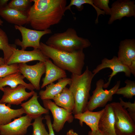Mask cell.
I'll return each mask as SVG.
<instances>
[{
	"label": "cell",
	"mask_w": 135,
	"mask_h": 135,
	"mask_svg": "<svg viewBox=\"0 0 135 135\" xmlns=\"http://www.w3.org/2000/svg\"><path fill=\"white\" fill-rule=\"evenodd\" d=\"M28 13L29 23L35 30H46L59 23L66 11V0H31Z\"/></svg>",
	"instance_id": "cell-1"
},
{
	"label": "cell",
	"mask_w": 135,
	"mask_h": 135,
	"mask_svg": "<svg viewBox=\"0 0 135 135\" xmlns=\"http://www.w3.org/2000/svg\"><path fill=\"white\" fill-rule=\"evenodd\" d=\"M40 50L42 53L57 66L72 73L80 75L84 64L85 55L83 50L72 52L60 50L40 42Z\"/></svg>",
	"instance_id": "cell-2"
},
{
	"label": "cell",
	"mask_w": 135,
	"mask_h": 135,
	"mask_svg": "<svg viewBox=\"0 0 135 135\" xmlns=\"http://www.w3.org/2000/svg\"><path fill=\"white\" fill-rule=\"evenodd\" d=\"M94 76L88 66L81 74H72L68 88L73 94L74 101V107L72 112L74 115L83 112L87 110L90 97L91 83Z\"/></svg>",
	"instance_id": "cell-3"
},
{
	"label": "cell",
	"mask_w": 135,
	"mask_h": 135,
	"mask_svg": "<svg viewBox=\"0 0 135 135\" xmlns=\"http://www.w3.org/2000/svg\"><path fill=\"white\" fill-rule=\"evenodd\" d=\"M56 49L68 52L83 50L91 45L89 40L78 36L76 30L69 28L65 32L54 34L45 44Z\"/></svg>",
	"instance_id": "cell-4"
},
{
	"label": "cell",
	"mask_w": 135,
	"mask_h": 135,
	"mask_svg": "<svg viewBox=\"0 0 135 135\" xmlns=\"http://www.w3.org/2000/svg\"><path fill=\"white\" fill-rule=\"evenodd\" d=\"M110 104L114 114V128L116 135H135V122L126 110L119 102Z\"/></svg>",
	"instance_id": "cell-5"
},
{
	"label": "cell",
	"mask_w": 135,
	"mask_h": 135,
	"mask_svg": "<svg viewBox=\"0 0 135 135\" xmlns=\"http://www.w3.org/2000/svg\"><path fill=\"white\" fill-rule=\"evenodd\" d=\"M104 83V80L102 79H100L96 82V88L93 91L92 94L90 96L88 102L87 110L92 111L98 108L105 106L108 102L112 100L113 95L119 88L120 81H118L116 84L109 90L103 89Z\"/></svg>",
	"instance_id": "cell-6"
},
{
	"label": "cell",
	"mask_w": 135,
	"mask_h": 135,
	"mask_svg": "<svg viewBox=\"0 0 135 135\" xmlns=\"http://www.w3.org/2000/svg\"><path fill=\"white\" fill-rule=\"evenodd\" d=\"M15 28L20 32L22 37V41L19 39L14 41L16 45L20 46L21 50H25L28 47H32L34 49H40V41L43 36L52 33L49 29L40 31L27 28L22 26L14 25Z\"/></svg>",
	"instance_id": "cell-7"
},
{
	"label": "cell",
	"mask_w": 135,
	"mask_h": 135,
	"mask_svg": "<svg viewBox=\"0 0 135 135\" xmlns=\"http://www.w3.org/2000/svg\"><path fill=\"white\" fill-rule=\"evenodd\" d=\"M44 106L46 108L51 112L53 118L52 126L54 130L58 132L62 130L66 122H72L74 116L72 113L70 112L57 106L50 100H42Z\"/></svg>",
	"instance_id": "cell-8"
},
{
	"label": "cell",
	"mask_w": 135,
	"mask_h": 135,
	"mask_svg": "<svg viewBox=\"0 0 135 135\" xmlns=\"http://www.w3.org/2000/svg\"><path fill=\"white\" fill-rule=\"evenodd\" d=\"M110 17L108 22L112 24L117 20H120L123 17L135 18V2L131 0H117L112 4Z\"/></svg>",
	"instance_id": "cell-9"
},
{
	"label": "cell",
	"mask_w": 135,
	"mask_h": 135,
	"mask_svg": "<svg viewBox=\"0 0 135 135\" xmlns=\"http://www.w3.org/2000/svg\"><path fill=\"white\" fill-rule=\"evenodd\" d=\"M26 89L24 86L21 84L13 88L8 86L4 87V94L0 100V103H7L9 105L21 104L23 101L28 100L35 92L34 90L27 92Z\"/></svg>",
	"instance_id": "cell-10"
},
{
	"label": "cell",
	"mask_w": 135,
	"mask_h": 135,
	"mask_svg": "<svg viewBox=\"0 0 135 135\" xmlns=\"http://www.w3.org/2000/svg\"><path fill=\"white\" fill-rule=\"evenodd\" d=\"M18 68V72L30 82L35 89L39 90L41 77L46 72L44 62L39 61L32 65H28L26 63H19Z\"/></svg>",
	"instance_id": "cell-11"
},
{
	"label": "cell",
	"mask_w": 135,
	"mask_h": 135,
	"mask_svg": "<svg viewBox=\"0 0 135 135\" xmlns=\"http://www.w3.org/2000/svg\"><path fill=\"white\" fill-rule=\"evenodd\" d=\"M108 68L112 70L109 77L108 82L104 83L103 88H107L110 85L112 77L118 73L123 72L126 77L130 78L131 76L130 70L128 66L122 63L118 60L117 56H114L110 59L104 58L102 59L100 64L98 65L92 72L95 76L101 70L105 68Z\"/></svg>",
	"instance_id": "cell-12"
},
{
	"label": "cell",
	"mask_w": 135,
	"mask_h": 135,
	"mask_svg": "<svg viewBox=\"0 0 135 135\" xmlns=\"http://www.w3.org/2000/svg\"><path fill=\"white\" fill-rule=\"evenodd\" d=\"M12 54L6 64L26 63L34 60H38L45 62L49 58L45 56L40 49H34L30 51L18 50L14 46Z\"/></svg>",
	"instance_id": "cell-13"
},
{
	"label": "cell",
	"mask_w": 135,
	"mask_h": 135,
	"mask_svg": "<svg viewBox=\"0 0 135 135\" xmlns=\"http://www.w3.org/2000/svg\"><path fill=\"white\" fill-rule=\"evenodd\" d=\"M32 119L27 115L22 116L9 123L0 126V135H25L32 125Z\"/></svg>",
	"instance_id": "cell-14"
},
{
	"label": "cell",
	"mask_w": 135,
	"mask_h": 135,
	"mask_svg": "<svg viewBox=\"0 0 135 135\" xmlns=\"http://www.w3.org/2000/svg\"><path fill=\"white\" fill-rule=\"evenodd\" d=\"M117 57L122 63L128 67L135 62L134 39H126L120 42Z\"/></svg>",
	"instance_id": "cell-15"
},
{
	"label": "cell",
	"mask_w": 135,
	"mask_h": 135,
	"mask_svg": "<svg viewBox=\"0 0 135 135\" xmlns=\"http://www.w3.org/2000/svg\"><path fill=\"white\" fill-rule=\"evenodd\" d=\"M104 111L99 122L98 130L107 135H116L114 128L115 117L112 108L108 104L105 106Z\"/></svg>",
	"instance_id": "cell-16"
},
{
	"label": "cell",
	"mask_w": 135,
	"mask_h": 135,
	"mask_svg": "<svg viewBox=\"0 0 135 135\" xmlns=\"http://www.w3.org/2000/svg\"><path fill=\"white\" fill-rule=\"evenodd\" d=\"M46 66L45 75L42 80L41 88L55 81L67 77L65 70L55 64L49 58L44 62Z\"/></svg>",
	"instance_id": "cell-17"
},
{
	"label": "cell",
	"mask_w": 135,
	"mask_h": 135,
	"mask_svg": "<svg viewBox=\"0 0 135 135\" xmlns=\"http://www.w3.org/2000/svg\"><path fill=\"white\" fill-rule=\"evenodd\" d=\"M0 16L8 22L18 26L29 23L28 12H20L8 6L0 9Z\"/></svg>",
	"instance_id": "cell-18"
},
{
	"label": "cell",
	"mask_w": 135,
	"mask_h": 135,
	"mask_svg": "<svg viewBox=\"0 0 135 135\" xmlns=\"http://www.w3.org/2000/svg\"><path fill=\"white\" fill-rule=\"evenodd\" d=\"M39 96L35 92L32 97L27 101L22 103L20 105L25 114L32 119H35L43 114H48L49 110L43 107L39 103L38 98Z\"/></svg>",
	"instance_id": "cell-19"
},
{
	"label": "cell",
	"mask_w": 135,
	"mask_h": 135,
	"mask_svg": "<svg viewBox=\"0 0 135 135\" xmlns=\"http://www.w3.org/2000/svg\"><path fill=\"white\" fill-rule=\"evenodd\" d=\"M71 82L70 78L66 77L58 80V82H53L46 86L44 90H40L39 94L40 98L44 100L53 99L57 95L60 93Z\"/></svg>",
	"instance_id": "cell-20"
},
{
	"label": "cell",
	"mask_w": 135,
	"mask_h": 135,
	"mask_svg": "<svg viewBox=\"0 0 135 135\" xmlns=\"http://www.w3.org/2000/svg\"><path fill=\"white\" fill-rule=\"evenodd\" d=\"M104 110V108L96 112L86 110L83 112L74 115V118L79 120L81 126L84 122L90 127L91 131H96L98 130L99 122Z\"/></svg>",
	"instance_id": "cell-21"
},
{
	"label": "cell",
	"mask_w": 135,
	"mask_h": 135,
	"mask_svg": "<svg viewBox=\"0 0 135 135\" xmlns=\"http://www.w3.org/2000/svg\"><path fill=\"white\" fill-rule=\"evenodd\" d=\"M24 76L19 72L8 74L0 78V90L2 91L4 86H8L12 88L21 84L24 86L27 89L31 91L35 89L34 86L30 83L27 84L24 80Z\"/></svg>",
	"instance_id": "cell-22"
},
{
	"label": "cell",
	"mask_w": 135,
	"mask_h": 135,
	"mask_svg": "<svg viewBox=\"0 0 135 135\" xmlns=\"http://www.w3.org/2000/svg\"><path fill=\"white\" fill-rule=\"evenodd\" d=\"M53 100L57 106L72 113L74 107V101L73 94L68 88L65 87Z\"/></svg>",
	"instance_id": "cell-23"
},
{
	"label": "cell",
	"mask_w": 135,
	"mask_h": 135,
	"mask_svg": "<svg viewBox=\"0 0 135 135\" xmlns=\"http://www.w3.org/2000/svg\"><path fill=\"white\" fill-rule=\"evenodd\" d=\"M24 114L25 112L22 108L14 109L6 106L5 103H0V126L7 124L12 119L19 118Z\"/></svg>",
	"instance_id": "cell-24"
},
{
	"label": "cell",
	"mask_w": 135,
	"mask_h": 135,
	"mask_svg": "<svg viewBox=\"0 0 135 135\" xmlns=\"http://www.w3.org/2000/svg\"><path fill=\"white\" fill-rule=\"evenodd\" d=\"M13 45L10 44L7 35L3 30L0 28V50L2 51L3 58L6 64L12 54Z\"/></svg>",
	"instance_id": "cell-25"
},
{
	"label": "cell",
	"mask_w": 135,
	"mask_h": 135,
	"mask_svg": "<svg viewBox=\"0 0 135 135\" xmlns=\"http://www.w3.org/2000/svg\"><path fill=\"white\" fill-rule=\"evenodd\" d=\"M124 82L126 86L119 88L115 94L122 95L127 98H132L135 95V81L127 79Z\"/></svg>",
	"instance_id": "cell-26"
},
{
	"label": "cell",
	"mask_w": 135,
	"mask_h": 135,
	"mask_svg": "<svg viewBox=\"0 0 135 135\" xmlns=\"http://www.w3.org/2000/svg\"><path fill=\"white\" fill-rule=\"evenodd\" d=\"M31 0H12L8 6L18 11L28 12L32 6Z\"/></svg>",
	"instance_id": "cell-27"
},
{
	"label": "cell",
	"mask_w": 135,
	"mask_h": 135,
	"mask_svg": "<svg viewBox=\"0 0 135 135\" xmlns=\"http://www.w3.org/2000/svg\"><path fill=\"white\" fill-rule=\"evenodd\" d=\"M44 119V118L41 116L34 119L32 125V135H49L44 124L42 122Z\"/></svg>",
	"instance_id": "cell-28"
},
{
	"label": "cell",
	"mask_w": 135,
	"mask_h": 135,
	"mask_svg": "<svg viewBox=\"0 0 135 135\" xmlns=\"http://www.w3.org/2000/svg\"><path fill=\"white\" fill-rule=\"evenodd\" d=\"M88 4L92 6L96 10L97 15L101 14L102 11L96 7L94 4L92 0H71L70 4L66 8V10H69L72 12L71 7L72 6H74L77 10L80 11H81L84 8L83 4Z\"/></svg>",
	"instance_id": "cell-29"
},
{
	"label": "cell",
	"mask_w": 135,
	"mask_h": 135,
	"mask_svg": "<svg viewBox=\"0 0 135 135\" xmlns=\"http://www.w3.org/2000/svg\"><path fill=\"white\" fill-rule=\"evenodd\" d=\"M18 64L10 65L5 64L0 66V78L18 72Z\"/></svg>",
	"instance_id": "cell-30"
},
{
	"label": "cell",
	"mask_w": 135,
	"mask_h": 135,
	"mask_svg": "<svg viewBox=\"0 0 135 135\" xmlns=\"http://www.w3.org/2000/svg\"><path fill=\"white\" fill-rule=\"evenodd\" d=\"M120 104L123 108L127 109V111L132 118L135 122V101L132 103L130 102H124L122 98H119Z\"/></svg>",
	"instance_id": "cell-31"
},
{
	"label": "cell",
	"mask_w": 135,
	"mask_h": 135,
	"mask_svg": "<svg viewBox=\"0 0 135 135\" xmlns=\"http://www.w3.org/2000/svg\"><path fill=\"white\" fill-rule=\"evenodd\" d=\"M94 4L95 7L103 11L105 14L110 15V8L109 6V0H92Z\"/></svg>",
	"instance_id": "cell-32"
},
{
	"label": "cell",
	"mask_w": 135,
	"mask_h": 135,
	"mask_svg": "<svg viewBox=\"0 0 135 135\" xmlns=\"http://www.w3.org/2000/svg\"><path fill=\"white\" fill-rule=\"evenodd\" d=\"M44 118L46 120V124L48 129L49 135H55L50 116L48 114H46Z\"/></svg>",
	"instance_id": "cell-33"
},
{
	"label": "cell",
	"mask_w": 135,
	"mask_h": 135,
	"mask_svg": "<svg viewBox=\"0 0 135 135\" xmlns=\"http://www.w3.org/2000/svg\"><path fill=\"white\" fill-rule=\"evenodd\" d=\"M88 135H107L99 130L96 131L89 132Z\"/></svg>",
	"instance_id": "cell-34"
},
{
	"label": "cell",
	"mask_w": 135,
	"mask_h": 135,
	"mask_svg": "<svg viewBox=\"0 0 135 135\" xmlns=\"http://www.w3.org/2000/svg\"><path fill=\"white\" fill-rule=\"evenodd\" d=\"M8 1V0H0V9L7 6Z\"/></svg>",
	"instance_id": "cell-35"
},
{
	"label": "cell",
	"mask_w": 135,
	"mask_h": 135,
	"mask_svg": "<svg viewBox=\"0 0 135 135\" xmlns=\"http://www.w3.org/2000/svg\"><path fill=\"white\" fill-rule=\"evenodd\" d=\"M66 135H78V134L74 132L73 130L71 129L67 132Z\"/></svg>",
	"instance_id": "cell-36"
},
{
	"label": "cell",
	"mask_w": 135,
	"mask_h": 135,
	"mask_svg": "<svg viewBox=\"0 0 135 135\" xmlns=\"http://www.w3.org/2000/svg\"><path fill=\"white\" fill-rule=\"evenodd\" d=\"M4 62L3 58L0 57V66L5 64Z\"/></svg>",
	"instance_id": "cell-37"
},
{
	"label": "cell",
	"mask_w": 135,
	"mask_h": 135,
	"mask_svg": "<svg viewBox=\"0 0 135 135\" xmlns=\"http://www.w3.org/2000/svg\"><path fill=\"white\" fill-rule=\"evenodd\" d=\"M3 23V22L2 20L0 18V26H2V24Z\"/></svg>",
	"instance_id": "cell-38"
}]
</instances>
